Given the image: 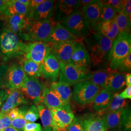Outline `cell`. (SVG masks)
<instances>
[{
    "label": "cell",
    "mask_w": 131,
    "mask_h": 131,
    "mask_svg": "<svg viewBox=\"0 0 131 131\" xmlns=\"http://www.w3.org/2000/svg\"><path fill=\"white\" fill-rule=\"evenodd\" d=\"M131 53V33L119 32L113 41L109 69L115 71L118 66Z\"/></svg>",
    "instance_id": "3"
},
{
    "label": "cell",
    "mask_w": 131,
    "mask_h": 131,
    "mask_svg": "<svg viewBox=\"0 0 131 131\" xmlns=\"http://www.w3.org/2000/svg\"><path fill=\"white\" fill-rule=\"evenodd\" d=\"M50 52L51 48L46 43L28 42L26 43L24 58L41 64Z\"/></svg>",
    "instance_id": "10"
},
{
    "label": "cell",
    "mask_w": 131,
    "mask_h": 131,
    "mask_svg": "<svg viewBox=\"0 0 131 131\" xmlns=\"http://www.w3.org/2000/svg\"><path fill=\"white\" fill-rule=\"evenodd\" d=\"M5 20V28L19 36L29 22L26 16L23 15H15L2 18Z\"/></svg>",
    "instance_id": "22"
},
{
    "label": "cell",
    "mask_w": 131,
    "mask_h": 131,
    "mask_svg": "<svg viewBox=\"0 0 131 131\" xmlns=\"http://www.w3.org/2000/svg\"><path fill=\"white\" fill-rule=\"evenodd\" d=\"M1 131H18L17 130H16L15 128H14L13 127L10 126L9 127H7L5 128V129L2 130Z\"/></svg>",
    "instance_id": "50"
},
{
    "label": "cell",
    "mask_w": 131,
    "mask_h": 131,
    "mask_svg": "<svg viewBox=\"0 0 131 131\" xmlns=\"http://www.w3.org/2000/svg\"><path fill=\"white\" fill-rule=\"evenodd\" d=\"M26 43L20 40L18 35L4 28L0 33V50L7 58L24 56Z\"/></svg>",
    "instance_id": "4"
},
{
    "label": "cell",
    "mask_w": 131,
    "mask_h": 131,
    "mask_svg": "<svg viewBox=\"0 0 131 131\" xmlns=\"http://www.w3.org/2000/svg\"><path fill=\"white\" fill-rule=\"evenodd\" d=\"M117 14L115 10L111 5L105 3L103 1V4L101 8L99 22L112 20Z\"/></svg>",
    "instance_id": "35"
},
{
    "label": "cell",
    "mask_w": 131,
    "mask_h": 131,
    "mask_svg": "<svg viewBox=\"0 0 131 131\" xmlns=\"http://www.w3.org/2000/svg\"><path fill=\"white\" fill-rule=\"evenodd\" d=\"M119 95L123 99H131V86H127Z\"/></svg>",
    "instance_id": "44"
},
{
    "label": "cell",
    "mask_w": 131,
    "mask_h": 131,
    "mask_svg": "<svg viewBox=\"0 0 131 131\" xmlns=\"http://www.w3.org/2000/svg\"><path fill=\"white\" fill-rule=\"evenodd\" d=\"M20 65L27 76L38 78L42 75L41 64L23 58Z\"/></svg>",
    "instance_id": "29"
},
{
    "label": "cell",
    "mask_w": 131,
    "mask_h": 131,
    "mask_svg": "<svg viewBox=\"0 0 131 131\" xmlns=\"http://www.w3.org/2000/svg\"><path fill=\"white\" fill-rule=\"evenodd\" d=\"M28 8L21 4L18 0H5L3 15L0 19L15 15H23L26 16Z\"/></svg>",
    "instance_id": "27"
},
{
    "label": "cell",
    "mask_w": 131,
    "mask_h": 131,
    "mask_svg": "<svg viewBox=\"0 0 131 131\" xmlns=\"http://www.w3.org/2000/svg\"><path fill=\"white\" fill-rule=\"evenodd\" d=\"M125 73L117 71H112L101 86L113 93H117L126 85Z\"/></svg>",
    "instance_id": "19"
},
{
    "label": "cell",
    "mask_w": 131,
    "mask_h": 131,
    "mask_svg": "<svg viewBox=\"0 0 131 131\" xmlns=\"http://www.w3.org/2000/svg\"><path fill=\"white\" fill-rule=\"evenodd\" d=\"M113 71L109 68H102L91 72L89 81L101 88L109 74Z\"/></svg>",
    "instance_id": "32"
},
{
    "label": "cell",
    "mask_w": 131,
    "mask_h": 131,
    "mask_svg": "<svg viewBox=\"0 0 131 131\" xmlns=\"http://www.w3.org/2000/svg\"><path fill=\"white\" fill-rule=\"evenodd\" d=\"M55 4L53 20L56 23H59L75 10L80 9L79 1L59 0Z\"/></svg>",
    "instance_id": "13"
},
{
    "label": "cell",
    "mask_w": 131,
    "mask_h": 131,
    "mask_svg": "<svg viewBox=\"0 0 131 131\" xmlns=\"http://www.w3.org/2000/svg\"><path fill=\"white\" fill-rule=\"evenodd\" d=\"M69 64L88 68L91 64L89 53L86 47L79 41H77L75 44Z\"/></svg>",
    "instance_id": "18"
},
{
    "label": "cell",
    "mask_w": 131,
    "mask_h": 131,
    "mask_svg": "<svg viewBox=\"0 0 131 131\" xmlns=\"http://www.w3.org/2000/svg\"><path fill=\"white\" fill-rule=\"evenodd\" d=\"M91 1H92L91 0H81V1H79L80 9L81 8L86 6V5L89 4Z\"/></svg>",
    "instance_id": "47"
},
{
    "label": "cell",
    "mask_w": 131,
    "mask_h": 131,
    "mask_svg": "<svg viewBox=\"0 0 131 131\" xmlns=\"http://www.w3.org/2000/svg\"><path fill=\"white\" fill-rule=\"evenodd\" d=\"M5 0H0V18L2 17L3 12L5 6Z\"/></svg>",
    "instance_id": "48"
},
{
    "label": "cell",
    "mask_w": 131,
    "mask_h": 131,
    "mask_svg": "<svg viewBox=\"0 0 131 131\" xmlns=\"http://www.w3.org/2000/svg\"></svg>",
    "instance_id": "53"
},
{
    "label": "cell",
    "mask_w": 131,
    "mask_h": 131,
    "mask_svg": "<svg viewBox=\"0 0 131 131\" xmlns=\"http://www.w3.org/2000/svg\"><path fill=\"white\" fill-rule=\"evenodd\" d=\"M91 32L114 40L116 38L119 30L114 20L99 22L91 30Z\"/></svg>",
    "instance_id": "20"
},
{
    "label": "cell",
    "mask_w": 131,
    "mask_h": 131,
    "mask_svg": "<svg viewBox=\"0 0 131 131\" xmlns=\"http://www.w3.org/2000/svg\"><path fill=\"white\" fill-rule=\"evenodd\" d=\"M55 1L44 0L33 12L31 20H43L53 19Z\"/></svg>",
    "instance_id": "21"
},
{
    "label": "cell",
    "mask_w": 131,
    "mask_h": 131,
    "mask_svg": "<svg viewBox=\"0 0 131 131\" xmlns=\"http://www.w3.org/2000/svg\"><path fill=\"white\" fill-rule=\"evenodd\" d=\"M60 67L59 82L69 86L89 80L90 78L91 71L88 68L79 67L62 62L60 63Z\"/></svg>",
    "instance_id": "5"
},
{
    "label": "cell",
    "mask_w": 131,
    "mask_h": 131,
    "mask_svg": "<svg viewBox=\"0 0 131 131\" xmlns=\"http://www.w3.org/2000/svg\"><path fill=\"white\" fill-rule=\"evenodd\" d=\"M131 70V53L123 59L115 71L125 73H129Z\"/></svg>",
    "instance_id": "37"
},
{
    "label": "cell",
    "mask_w": 131,
    "mask_h": 131,
    "mask_svg": "<svg viewBox=\"0 0 131 131\" xmlns=\"http://www.w3.org/2000/svg\"><path fill=\"white\" fill-rule=\"evenodd\" d=\"M37 107L43 127V130L52 128V114L50 109L42 103L37 105Z\"/></svg>",
    "instance_id": "31"
},
{
    "label": "cell",
    "mask_w": 131,
    "mask_h": 131,
    "mask_svg": "<svg viewBox=\"0 0 131 131\" xmlns=\"http://www.w3.org/2000/svg\"><path fill=\"white\" fill-rule=\"evenodd\" d=\"M1 56V52H0V57Z\"/></svg>",
    "instance_id": "52"
},
{
    "label": "cell",
    "mask_w": 131,
    "mask_h": 131,
    "mask_svg": "<svg viewBox=\"0 0 131 131\" xmlns=\"http://www.w3.org/2000/svg\"><path fill=\"white\" fill-rule=\"evenodd\" d=\"M8 90L0 89V110L7 97Z\"/></svg>",
    "instance_id": "45"
},
{
    "label": "cell",
    "mask_w": 131,
    "mask_h": 131,
    "mask_svg": "<svg viewBox=\"0 0 131 131\" xmlns=\"http://www.w3.org/2000/svg\"><path fill=\"white\" fill-rule=\"evenodd\" d=\"M8 67L5 65H0V88L5 84V79Z\"/></svg>",
    "instance_id": "43"
},
{
    "label": "cell",
    "mask_w": 131,
    "mask_h": 131,
    "mask_svg": "<svg viewBox=\"0 0 131 131\" xmlns=\"http://www.w3.org/2000/svg\"><path fill=\"white\" fill-rule=\"evenodd\" d=\"M28 103L20 89L8 90L7 97L1 108L0 115L6 114L12 109Z\"/></svg>",
    "instance_id": "16"
},
{
    "label": "cell",
    "mask_w": 131,
    "mask_h": 131,
    "mask_svg": "<svg viewBox=\"0 0 131 131\" xmlns=\"http://www.w3.org/2000/svg\"><path fill=\"white\" fill-rule=\"evenodd\" d=\"M24 131H42V127L39 123H26Z\"/></svg>",
    "instance_id": "42"
},
{
    "label": "cell",
    "mask_w": 131,
    "mask_h": 131,
    "mask_svg": "<svg viewBox=\"0 0 131 131\" xmlns=\"http://www.w3.org/2000/svg\"><path fill=\"white\" fill-rule=\"evenodd\" d=\"M79 39L69 33L59 23H56L52 30L47 44L58 42L79 41Z\"/></svg>",
    "instance_id": "24"
},
{
    "label": "cell",
    "mask_w": 131,
    "mask_h": 131,
    "mask_svg": "<svg viewBox=\"0 0 131 131\" xmlns=\"http://www.w3.org/2000/svg\"><path fill=\"white\" fill-rule=\"evenodd\" d=\"M128 101L122 98L118 93H115L113 94L112 100L109 106L103 112L97 113L101 116L106 114L109 113L116 111L118 110L124 109L127 107Z\"/></svg>",
    "instance_id": "30"
},
{
    "label": "cell",
    "mask_w": 131,
    "mask_h": 131,
    "mask_svg": "<svg viewBox=\"0 0 131 131\" xmlns=\"http://www.w3.org/2000/svg\"><path fill=\"white\" fill-rule=\"evenodd\" d=\"M71 34L78 38H84L91 33V30L81 9H77L59 23Z\"/></svg>",
    "instance_id": "6"
},
{
    "label": "cell",
    "mask_w": 131,
    "mask_h": 131,
    "mask_svg": "<svg viewBox=\"0 0 131 131\" xmlns=\"http://www.w3.org/2000/svg\"><path fill=\"white\" fill-rule=\"evenodd\" d=\"M28 108V106L25 105L20 107V110L19 115L11 121V126L18 131H24V128L26 124L24 118V115Z\"/></svg>",
    "instance_id": "34"
},
{
    "label": "cell",
    "mask_w": 131,
    "mask_h": 131,
    "mask_svg": "<svg viewBox=\"0 0 131 131\" xmlns=\"http://www.w3.org/2000/svg\"><path fill=\"white\" fill-rule=\"evenodd\" d=\"M104 2L111 5L117 13L122 12V1L121 0H108Z\"/></svg>",
    "instance_id": "39"
},
{
    "label": "cell",
    "mask_w": 131,
    "mask_h": 131,
    "mask_svg": "<svg viewBox=\"0 0 131 131\" xmlns=\"http://www.w3.org/2000/svg\"><path fill=\"white\" fill-rule=\"evenodd\" d=\"M50 89L64 103L70 104V98L72 97L70 86L60 82H53L51 84Z\"/></svg>",
    "instance_id": "28"
},
{
    "label": "cell",
    "mask_w": 131,
    "mask_h": 131,
    "mask_svg": "<svg viewBox=\"0 0 131 131\" xmlns=\"http://www.w3.org/2000/svg\"><path fill=\"white\" fill-rule=\"evenodd\" d=\"M84 41L89 53L91 64L94 67H102L109 64L113 40L91 32L84 38Z\"/></svg>",
    "instance_id": "1"
},
{
    "label": "cell",
    "mask_w": 131,
    "mask_h": 131,
    "mask_svg": "<svg viewBox=\"0 0 131 131\" xmlns=\"http://www.w3.org/2000/svg\"><path fill=\"white\" fill-rule=\"evenodd\" d=\"M42 75L53 82H56L60 73V62L56 56L50 52L41 64Z\"/></svg>",
    "instance_id": "15"
},
{
    "label": "cell",
    "mask_w": 131,
    "mask_h": 131,
    "mask_svg": "<svg viewBox=\"0 0 131 131\" xmlns=\"http://www.w3.org/2000/svg\"><path fill=\"white\" fill-rule=\"evenodd\" d=\"M42 131H57L56 130L53 129L52 128H50L47 129H44V130H42Z\"/></svg>",
    "instance_id": "51"
},
{
    "label": "cell",
    "mask_w": 131,
    "mask_h": 131,
    "mask_svg": "<svg viewBox=\"0 0 131 131\" xmlns=\"http://www.w3.org/2000/svg\"><path fill=\"white\" fill-rule=\"evenodd\" d=\"M113 94L106 89H101L93 102L94 110L100 113L107 108L112 100Z\"/></svg>",
    "instance_id": "26"
},
{
    "label": "cell",
    "mask_w": 131,
    "mask_h": 131,
    "mask_svg": "<svg viewBox=\"0 0 131 131\" xmlns=\"http://www.w3.org/2000/svg\"><path fill=\"white\" fill-rule=\"evenodd\" d=\"M82 119L84 131H107L104 119L97 113L85 115Z\"/></svg>",
    "instance_id": "23"
},
{
    "label": "cell",
    "mask_w": 131,
    "mask_h": 131,
    "mask_svg": "<svg viewBox=\"0 0 131 131\" xmlns=\"http://www.w3.org/2000/svg\"><path fill=\"white\" fill-rule=\"evenodd\" d=\"M67 131H84L82 118L74 117L68 127Z\"/></svg>",
    "instance_id": "38"
},
{
    "label": "cell",
    "mask_w": 131,
    "mask_h": 131,
    "mask_svg": "<svg viewBox=\"0 0 131 131\" xmlns=\"http://www.w3.org/2000/svg\"><path fill=\"white\" fill-rule=\"evenodd\" d=\"M103 1L93 0L89 4L81 8L84 19L91 30L99 21Z\"/></svg>",
    "instance_id": "17"
},
{
    "label": "cell",
    "mask_w": 131,
    "mask_h": 131,
    "mask_svg": "<svg viewBox=\"0 0 131 131\" xmlns=\"http://www.w3.org/2000/svg\"><path fill=\"white\" fill-rule=\"evenodd\" d=\"M122 13L125 15L129 18L131 17V1L124 0L122 1Z\"/></svg>",
    "instance_id": "40"
},
{
    "label": "cell",
    "mask_w": 131,
    "mask_h": 131,
    "mask_svg": "<svg viewBox=\"0 0 131 131\" xmlns=\"http://www.w3.org/2000/svg\"><path fill=\"white\" fill-rule=\"evenodd\" d=\"M77 41H69L48 44L51 48V52L56 56L60 63L69 64Z\"/></svg>",
    "instance_id": "14"
},
{
    "label": "cell",
    "mask_w": 131,
    "mask_h": 131,
    "mask_svg": "<svg viewBox=\"0 0 131 131\" xmlns=\"http://www.w3.org/2000/svg\"><path fill=\"white\" fill-rule=\"evenodd\" d=\"M11 126V122L6 114L0 115V131Z\"/></svg>",
    "instance_id": "41"
},
{
    "label": "cell",
    "mask_w": 131,
    "mask_h": 131,
    "mask_svg": "<svg viewBox=\"0 0 131 131\" xmlns=\"http://www.w3.org/2000/svg\"><path fill=\"white\" fill-rule=\"evenodd\" d=\"M107 129L111 131H131V108L129 107L102 116Z\"/></svg>",
    "instance_id": "7"
},
{
    "label": "cell",
    "mask_w": 131,
    "mask_h": 131,
    "mask_svg": "<svg viewBox=\"0 0 131 131\" xmlns=\"http://www.w3.org/2000/svg\"><path fill=\"white\" fill-rule=\"evenodd\" d=\"M119 32L131 33V19L122 12L116 14L113 19Z\"/></svg>",
    "instance_id": "33"
},
{
    "label": "cell",
    "mask_w": 131,
    "mask_h": 131,
    "mask_svg": "<svg viewBox=\"0 0 131 131\" xmlns=\"http://www.w3.org/2000/svg\"><path fill=\"white\" fill-rule=\"evenodd\" d=\"M42 103L49 109L71 107L70 104L64 103L51 89L46 88L43 92Z\"/></svg>",
    "instance_id": "25"
},
{
    "label": "cell",
    "mask_w": 131,
    "mask_h": 131,
    "mask_svg": "<svg viewBox=\"0 0 131 131\" xmlns=\"http://www.w3.org/2000/svg\"><path fill=\"white\" fill-rule=\"evenodd\" d=\"M52 114V128L57 131H67L74 118L71 107L50 109Z\"/></svg>",
    "instance_id": "11"
},
{
    "label": "cell",
    "mask_w": 131,
    "mask_h": 131,
    "mask_svg": "<svg viewBox=\"0 0 131 131\" xmlns=\"http://www.w3.org/2000/svg\"><path fill=\"white\" fill-rule=\"evenodd\" d=\"M100 90L101 87L89 80L82 81L74 85L72 96L78 104L85 105L93 102Z\"/></svg>",
    "instance_id": "8"
},
{
    "label": "cell",
    "mask_w": 131,
    "mask_h": 131,
    "mask_svg": "<svg viewBox=\"0 0 131 131\" xmlns=\"http://www.w3.org/2000/svg\"><path fill=\"white\" fill-rule=\"evenodd\" d=\"M18 1L21 4H23L24 5H25V6L28 7L29 4H30V0H18Z\"/></svg>",
    "instance_id": "49"
},
{
    "label": "cell",
    "mask_w": 131,
    "mask_h": 131,
    "mask_svg": "<svg viewBox=\"0 0 131 131\" xmlns=\"http://www.w3.org/2000/svg\"><path fill=\"white\" fill-rule=\"evenodd\" d=\"M26 76L21 65L14 63L8 68L4 85L8 90L19 89Z\"/></svg>",
    "instance_id": "12"
},
{
    "label": "cell",
    "mask_w": 131,
    "mask_h": 131,
    "mask_svg": "<svg viewBox=\"0 0 131 131\" xmlns=\"http://www.w3.org/2000/svg\"><path fill=\"white\" fill-rule=\"evenodd\" d=\"M53 19L43 20H31L19 36L29 42H42L47 43L53 27L56 24Z\"/></svg>",
    "instance_id": "2"
},
{
    "label": "cell",
    "mask_w": 131,
    "mask_h": 131,
    "mask_svg": "<svg viewBox=\"0 0 131 131\" xmlns=\"http://www.w3.org/2000/svg\"><path fill=\"white\" fill-rule=\"evenodd\" d=\"M45 87L38 78L26 76L19 89L27 101L36 106L42 103V96Z\"/></svg>",
    "instance_id": "9"
},
{
    "label": "cell",
    "mask_w": 131,
    "mask_h": 131,
    "mask_svg": "<svg viewBox=\"0 0 131 131\" xmlns=\"http://www.w3.org/2000/svg\"><path fill=\"white\" fill-rule=\"evenodd\" d=\"M126 85L127 86H131V74L128 73L125 76Z\"/></svg>",
    "instance_id": "46"
},
{
    "label": "cell",
    "mask_w": 131,
    "mask_h": 131,
    "mask_svg": "<svg viewBox=\"0 0 131 131\" xmlns=\"http://www.w3.org/2000/svg\"><path fill=\"white\" fill-rule=\"evenodd\" d=\"M24 118L26 123H34L39 118V114L37 106L33 104L26 111Z\"/></svg>",
    "instance_id": "36"
}]
</instances>
